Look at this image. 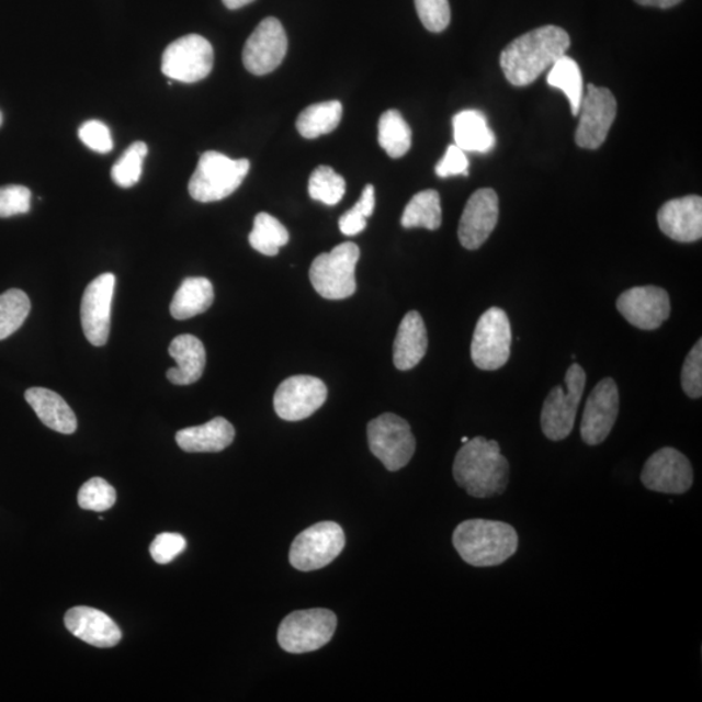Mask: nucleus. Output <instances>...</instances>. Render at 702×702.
Masks as SVG:
<instances>
[{"mask_svg":"<svg viewBox=\"0 0 702 702\" xmlns=\"http://www.w3.org/2000/svg\"><path fill=\"white\" fill-rule=\"evenodd\" d=\"M570 44V35L562 27H537L503 48L500 58L502 72L511 86H531L566 54Z\"/></svg>","mask_w":702,"mask_h":702,"instance_id":"nucleus-1","label":"nucleus"},{"mask_svg":"<svg viewBox=\"0 0 702 702\" xmlns=\"http://www.w3.org/2000/svg\"><path fill=\"white\" fill-rule=\"evenodd\" d=\"M453 476L469 496L490 498L507 490L510 465L497 441L477 437L468 440L456 453Z\"/></svg>","mask_w":702,"mask_h":702,"instance_id":"nucleus-2","label":"nucleus"},{"mask_svg":"<svg viewBox=\"0 0 702 702\" xmlns=\"http://www.w3.org/2000/svg\"><path fill=\"white\" fill-rule=\"evenodd\" d=\"M514 526L488 519H468L456 526L453 545L466 564L475 567L502 565L518 551Z\"/></svg>","mask_w":702,"mask_h":702,"instance_id":"nucleus-3","label":"nucleus"},{"mask_svg":"<svg viewBox=\"0 0 702 702\" xmlns=\"http://www.w3.org/2000/svg\"><path fill=\"white\" fill-rule=\"evenodd\" d=\"M250 170L248 159H230L217 151H206L189 181V194L202 203L227 199L241 186Z\"/></svg>","mask_w":702,"mask_h":702,"instance_id":"nucleus-4","label":"nucleus"},{"mask_svg":"<svg viewBox=\"0 0 702 702\" xmlns=\"http://www.w3.org/2000/svg\"><path fill=\"white\" fill-rule=\"evenodd\" d=\"M361 251L354 242L337 245L331 252L314 259L310 267L314 290L326 299H346L356 291L355 267Z\"/></svg>","mask_w":702,"mask_h":702,"instance_id":"nucleus-5","label":"nucleus"},{"mask_svg":"<svg viewBox=\"0 0 702 702\" xmlns=\"http://www.w3.org/2000/svg\"><path fill=\"white\" fill-rule=\"evenodd\" d=\"M586 382L585 370L578 363H573L565 376L566 390L559 385L551 390L540 417L542 430L547 439L561 441L570 437Z\"/></svg>","mask_w":702,"mask_h":702,"instance_id":"nucleus-6","label":"nucleus"},{"mask_svg":"<svg viewBox=\"0 0 702 702\" xmlns=\"http://www.w3.org/2000/svg\"><path fill=\"white\" fill-rule=\"evenodd\" d=\"M337 616L331 610H298L284 618L278 631L280 647L293 655L318 650L332 641Z\"/></svg>","mask_w":702,"mask_h":702,"instance_id":"nucleus-7","label":"nucleus"},{"mask_svg":"<svg viewBox=\"0 0 702 702\" xmlns=\"http://www.w3.org/2000/svg\"><path fill=\"white\" fill-rule=\"evenodd\" d=\"M367 437L371 453L389 472L404 468L416 453L417 442L411 427L396 414L386 412L371 420Z\"/></svg>","mask_w":702,"mask_h":702,"instance_id":"nucleus-8","label":"nucleus"},{"mask_svg":"<svg viewBox=\"0 0 702 702\" xmlns=\"http://www.w3.org/2000/svg\"><path fill=\"white\" fill-rule=\"evenodd\" d=\"M343 546H346V533L340 524L316 523L294 539L290 561L299 571L319 570L339 557Z\"/></svg>","mask_w":702,"mask_h":702,"instance_id":"nucleus-9","label":"nucleus"},{"mask_svg":"<svg viewBox=\"0 0 702 702\" xmlns=\"http://www.w3.org/2000/svg\"><path fill=\"white\" fill-rule=\"evenodd\" d=\"M511 326L509 316L500 307H490L480 316L472 342L475 366L483 371H496L510 358Z\"/></svg>","mask_w":702,"mask_h":702,"instance_id":"nucleus-10","label":"nucleus"},{"mask_svg":"<svg viewBox=\"0 0 702 702\" xmlns=\"http://www.w3.org/2000/svg\"><path fill=\"white\" fill-rule=\"evenodd\" d=\"M214 67V48L200 34H188L166 48L161 72L168 79L194 83L206 79Z\"/></svg>","mask_w":702,"mask_h":702,"instance_id":"nucleus-11","label":"nucleus"},{"mask_svg":"<svg viewBox=\"0 0 702 702\" xmlns=\"http://www.w3.org/2000/svg\"><path fill=\"white\" fill-rule=\"evenodd\" d=\"M579 114L575 140L582 149H599L605 143L616 116V100L612 91L589 83L582 95Z\"/></svg>","mask_w":702,"mask_h":702,"instance_id":"nucleus-12","label":"nucleus"},{"mask_svg":"<svg viewBox=\"0 0 702 702\" xmlns=\"http://www.w3.org/2000/svg\"><path fill=\"white\" fill-rule=\"evenodd\" d=\"M642 483L645 488L658 494L683 495L693 484L691 462L677 449H659L645 462Z\"/></svg>","mask_w":702,"mask_h":702,"instance_id":"nucleus-13","label":"nucleus"},{"mask_svg":"<svg viewBox=\"0 0 702 702\" xmlns=\"http://www.w3.org/2000/svg\"><path fill=\"white\" fill-rule=\"evenodd\" d=\"M286 52L287 37L283 24L275 18H267L246 41L244 66L252 75H269L283 63Z\"/></svg>","mask_w":702,"mask_h":702,"instance_id":"nucleus-14","label":"nucleus"},{"mask_svg":"<svg viewBox=\"0 0 702 702\" xmlns=\"http://www.w3.org/2000/svg\"><path fill=\"white\" fill-rule=\"evenodd\" d=\"M328 390L318 377L297 375L279 385L273 406L281 419L298 421L312 417L327 401Z\"/></svg>","mask_w":702,"mask_h":702,"instance_id":"nucleus-15","label":"nucleus"},{"mask_svg":"<svg viewBox=\"0 0 702 702\" xmlns=\"http://www.w3.org/2000/svg\"><path fill=\"white\" fill-rule=\"evenodd\" d=\"M620 414V390L613 378H603L587 399L580 434L587 445L602 444L612 432Z\"/></svg>","mask_w":702,"mask_h":702,"instance_id":"nucleus-16","label":"nucleus"},{"mask_svg":"<svg viewBox=\"0 0 702 702\" xmlns=\"http://www.w3.org/2000/svg\"><path fill=\"white\" fill-rule=\"evenodd\" d=\"M115 284L114 273H103L91 281L83 293L81 325L91 346L103 347L109 341Z\"/></svg>","mask_w":702,"mask_h":702,"instance_id":"nucleus-17","label":"nucleus"},{"mask_svg":"<svg viewBox=\"0 0 702 702\" xmlns=\"http://www.w3.org/2000/svg\"><path fill=\"white\" fill-rule=\"evenodd\" d=\"M618 312L630 325L655 331L669 319L671 313L669 294L658 286H635L616 299Z\"/></svg>","mask_w":702,"mask_h":702,"instance_id":"nucleus-18","label":"nucleus"},{"mask_svg":"<svg viewBox=\"0 0 702 702\" xmlns=\"http://www.w3.org/2000/svg\"><path fill=\"white\" fill-rule=\"evenodd\" d=\"M500 214L498 196L494 189H479L466 203L460 222L458 237L463 248H482L495 230Z\"/></svg>","mask_w":702,"mask_h":702,"instance_id":"nucleus-19","label":"nucleus"},{"mask_svg":"<svg viewBox=\"0 0 702 702\" xmlns=\"http://www.w3.org/2000/svg\"><path fill=\"white\" fill-rule=\"evenodd\" d=\"M658 226L671 240L690 244L702 237V199L687 195L671 200L658 211Z\"/></svg>","mask_w":702,"mask_h":702,"instance_id":"nucleus-20","label":"nucleus"},{"mask_svg":"<svg viewBox=\"0 0 702 702\" xmlns=\"http://www.w3.org/2000/svg\"><path fill=\"white\" fill-rule=\"evenodd\" d=\"M65 624L70 634L97 648L115 647L123 637L114 620L94 608L76 607L68 610Z\"/></svg>","mask_w":702,"mask_h":702,"instance_id":"nucleus-21","label":"nucleus"},{"mask_svg":"<svg viewBox=\"0 0 702 702\" xmlns=\"http://www.w3.org/2000/svg\"><path fill=\"white\" fill-rule=\"evenodd\" d=\"M428 348L427 328L418 312L405 315L393 346V362L399 371L417 367Z\"/></svg>","mask_w":702,"mask_h":702,"instance_id":"nucleus-22","label":"nucleus"},{"mask_svg":"<svg viewBox=\"0 0 702 702\" xmlns=\"http://www.w3.org/2000/svg\"><path fill=\"white\" fill-rule=\"evenodd\" d=\"M168 353L176 361L167 371L168 381L174 385H191L200 381L206 367V350L193 335H181L171 342Z\"/></svg>","mask_w":702,"mask_h":702,"instance_id":"nucleus-23","label":"nucleus"},{"mask_svg":"<svg viewBox=\"0 0 702 702\" xmlns=\"http://www.w3.org/2000/svg\"><path fill=\"white\" fill-rule=\"evenodd\" d=\"M235 437V427L227 419L217 417L206 424L179 431L176 442L188 453H219L234 442Z\"/></svg>","mask_w":702,"mask_h":702,"instance_id":"nucleus-24","label":"nucleus"},{"mask_svg":"<svg viewBox=\"0 0 702 702\" xmlns=\"http://www.w3.org/2000/svg\"><path fill=\"white\" fill-rule=\"evenodd\" d=\"M25 399L42 423L52 430L63 434H72L77 430L75 412L58 393L31 388L25 392Z\"/></svg>","mask_w":702,"mask_h":702,"instance_id":"nucleus-25","label":"nucleus"},{"mask_svg":"<svg viewBox=\"0 0 702 702\" xmlns=\"http://www.w3.org/2000/svg\"><path fill=\"white\" fill-rule=\"evenodd\" d=\"M455 145L465 152H488L496 144L486 116L480 111L465 110L453 118Z\"/></svg>","mask_w":702,"mask_h":702,"instance_id":"nucleus-26","label":"nucleus"},{"mask_svg":"<svg viewBox=\"0 0 702 702\" xmlns=\"http://www.w3.org/2000/svg\"><path fill=\"white\" fill-rule=\"evenodd\" d=\"M215 292L206 278H188L182 281L171 302V315L174 319L186 320L206 313L214 304Z\"/></svg>","mask_w":702,"mask_h":702,"instance_id":"nucleus-27","label":"nucleus"},{"mask_svg":"<svg viewBox=\"0 0 702 702\" xmlns=\"http://www.w3.org/2000/svg\"><path fill=\"white\" fill-rule=\"evenodd\" d=\"M342 118V104L329 101L308 105L297 118L299 135L307 139L318 138L333 132Z\"/></svg>","mask_w":702,"mask_h":702,"instance_id":"nucleus-28","label":"nucleus"},{"mask_svg":"<svg viewBox=\"0 0 702 702\" xmlns=\"http://www.w3.org/2000/svg\"><path fill=\"white\" fill-rule=\"evenodd\" d=\"M442 223L440 194L432 189L414 195L403 214L404 228L438 230Z\"/></svg>","mask_w":702,"mask_h":702,"instance_id":"nucleus-29","label":"nucleus"},{"mask_svg":"<svg viewBox=\"0 0 702 702\" xmlns=\"http://www.w3.org/2000/svg\"><path fill=\"white\" fill-rule=\"evenodd\" d=\"M412 133L409 124L397 110L384 112L378 121V144L393 159L406 156L410 150Z\"/></svg>","mask_w":702,"mask_h":702,"instance_id":"nucleus-30","label":"nucleus"},{"mask_svg":"<svg viewBox=\"0 0 702 702\" xmlns=\"http://www.w3.org/2000/svg\"><path fill=\"white\" fill-rule=\"evenodd\" d=\"M547 83L551 87L564 91L571 105V114H579L582 95H585V83H582L581 70L578 63L564 55L551 68L547 75Z\"/></svg>","mask_w":702,"mask_h":702,"instance_id":"nucleus-31","label":"nucleus"},{"mask_svg":"<svg viewBox=\"0 0 702 702\" xmlns=\"http://www.w3.org/2000/svg\"><path fill=\"white\" fill-rule=\"evenodd\" d=\"M290 231L276 217L261 213L256 216L254 227L249 235L251 248L267 257L279 254L280 248L290 242Z\"/></svg>","mask_w":702,"mask_h":702,"instance_id":"nucleus-32","label":"nucleus"},{"mask_svg":"<svg viewBox=\"0 0 702 702\" xmlns=\"http://www.w3.org/2000/svg\"><path fill=\"white\" fill-rule=\"evenodd\" d=\"M31 299L20 290L0 294V340L15 333L31 313Z\"/></svg>","mask_w":702,"mask_h":702,"instance_id":"nucleus-33","label":"nucleus"},{"mask_svg":"<svg viewBox=\"0 0 702 702\" xmlns=\"http://www.w3.org/2000/svg\"><path fill=\"white\" fill-rule=\"evenodd\" d=\"M346 192V179L328 166L316 168L308 180V194L314 201L325 203L327 206H336Z\"/></svg>","mask_w":702,"mask_h":702,"instance_id":"nucleus-34","label":"nucleus"},{"mask_svg":"<svg viewBox=\"0 0 702 702\" xmlns=\"http://www.w3.org/2000/svg\"><path fill=\"white\" fill-rule=\"evenodd\" d=\"M147 156V145L143 140L133 144L125 150L117 163L112 167L111 178L121 188H132L137 184L143 174L144 160Z\"/></svg>","mask_w":702,"mask_h":702,"instance_id":"nucleus-35","label":"nucleus"},{"mask_svg":"<svg viewBox=\"0 0 702 702\" xmlns=\"http://www.w3.org/2000/svg\"><path fill=\"white\" fill-rule=\"evenodd\" d=\"M77 501L83 510H110L116 502V490L102 477H93L80 488Z\"/></svg>","mask_w":702,"mask_h":702,"instance_id":"nucleus-36","label":"nucleus"},{"mask_svg":"<svg viewBox=\"0 0 702 702\" xmlns=\"http://www.w3.org/2000/svg\"><path fill=\"white\" fill-rule=\"evenodd\" d=\"M375 211V188L366 185L355 206L340 217L339 227L346 236H356L367 227V219Z\"/></svg>","mask_w":702,"mask_h":702,"instance_id":"nucleus-37","label":"nucleus"},{"mask_svg":"<svg viewBox=\"0 0 702 702\" xmlns=\"http://www.w3.org/2000/svg\"><path fill=\"white\" fill-rule=\"evenodd\" d=\"M416 9L427 31L440 33L451 24L449 0H416Z\"/></svg>","mask_w":702,"mask_h":702,"instance_id":"nucleus-38","label":"nucleus"},{"mask_svg":"<svg viewBox=\"0 0 702 702\" xmlns=\"http://www.w3.org/2000/svg\"><path fill=\"white\" fill-rule=\"evenodd\" d=\"M682 386L686 395L698 399L702 396V340L687 355L682 370Z\"/></svg>","mask_w":702,"mask_h":702,"instance_id":"nucleus-39","label":"nucleus"},{"mask_svg":"<svg viewBox=\"0 0 702 702\" xmlns=\"http://www.w3.org/2000/svg\"><path fill=\"white\" fill-rule=\"evenodd\" d=\"M32 193L23 185L0 188V217H11L30 213Z\"/></svg>","mask_w":702,"mask_h":702,"instance_id":"nucleus-40","label":"nucleus"},{"mask_svg":"<svg viewBox=\"0 0 702 702\" xmlns=\"http://www.w3.org/2000/svg\"><path fill=\"white\" fill-rule=\"evenodd\" d=\"M186 540L180 533H160L150 545V554L159 565L170 564L185 551Z\"/></svg>","mask_w":702,"mask_h":702,"instance_id":"nucleus-41","label":"nucleus"},{"mask_svg":"<svg viewBox=\"0 0 702 702\" xmlns=\"http://www.w3.org/2000/svg\"><path fill=\"white\" fill-rule=\"evenodd\" d=\"M79 137L89 149L105 154L114 149L109 126L100 121H89L81 125Z\"/></svg>","mask_w":702,"mask_h":702,"instance_id":"nucleus-42","label":"nucleus"},{"mask_svg":"<svg viewBox=\"0 0 702 702\" xmlns=\"http://www.w3.org/2000/svg\"><path fill=\"white\" fill-rule=\"evenodd\" d=\"M468 159L466 152L458 146L452 145L448 147L444 158L437 166V174L441 179L452 178V176L468 174Z\"/></svg>","mask_w":702,"mask_h":702,"instance_id":"nucleus-43","label":"nucleus"},{"mask_svg":"<svg viewBox=\"0 0 702 702\" xmlns=\"http://www.w3.org/2000/svg\"><path fill=\"white\" fill-rule=\"evenodd\" d=\"M636 3L647 7H657V9H671L679 4L682 0H635Z\"/></svg>","mask_w":702,"mask_h":702,"instance_id":"nucleus-44","label":"nucleus"},{"mask_svg":"<svg viewBox=\"0 0 702 702\" xmlns=\"http://www.w3.org/2000/svg\"><path fill=\"white\" fill-rule=\"evenodd\" d=\"M252 2H254V0H223L224 5H226L228 10L242 9V7Z\"/></svg>","mask_w":702,"mask_h":702,"instance_id":"nucleus-45","label":"nucleus"},{"mask_svg":"<svg viewBox=\"0 0 702 702\" xmlns=\"http://www.w3.org/2000/svg\"><path fill=\"white\" fill-rule=\"evenodd\" d=\"M2 123H3V115H2V112H0V125H2Z\"/></svg>","mask_w":702,"mask_h":702,"instance_id":"nucleus-46","label":"nucleus"},{"mask_svg":"<svg viewBox=\"0 0 702 702\" xmlns=\"http://www.w3.org/2000/svg\"><path fill=\"white\" fill-rule=\"evenodd\" d=\"M468 440H469L468 438H462V442H463V444H466V442H467Z\"/></svg>","mask_w":702,"mask_h":702,"instance_id":"nucleus-47","label":"nucleus"}]
</instances>
